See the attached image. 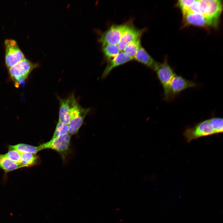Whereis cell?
Instances as JSON below:
<instances>
[{
    "mask_svg": "<svg viewBox=\"0 0 223 223\" xmlns=\"http://www.w3.org/2000/svg\"><path fill=\"white\" fill-rule=\"evenodd\" d=\"M200 14L217 25L222 9V2L220 0H200Z\"/></svg>",
    "mask_w": 223,
    "mask_h": 223,
    "instance_id": "cell-5",
    "label": "cell"
},
{
    "mask_svg": "<svg viewBox=\"0 0 223 223\" xmlns=\"http://www.w3.org/2000/svg\"><path fill=\"white\" fill-rule=\"evenodd\" d=\"M69 133L68 125L58 121L52 138L64 135Z\"/></svg>",
    "mask_w": 223,
    "mask_h": 223,
    "instance_id": "cell-20",
    "label": "cell"
},
{
    "mask_svg": "<svg viewBox=\"0 0 223 223\" xmlns=\"http://www.w3.org/2000/svg\"><path fill=\"white\" fill-rule=\"evenodd\" d=\"M197 85L195 81L186 79L175 74L170 84L168 101L174 98L185 90L195 87Z\"/></svg>",
    "mask_w": 223,
    "mask_h": 223,
    "instance_id": "cell-8",
    "label": "cell"
},
{
    "mask_svg": "<svg viewBox=\"0 0 223 223\" xmlns=\"http://www.w3.org/2000/svg\"><path fill=\"white\" fill-rule=\"evenodd\" d=\"M133 59V58L127 55L123 51L120 52L116 57L108 61L107 66L102 74V78H105L113 68Z\"/></svg>",
    "mask_w": 223,
    "mask_h": 223,
    "instance_id": "cell-11",
    "label": "cell"
},
{
    "mask_svg": "<svg viewBox=\"0 0 223 223\" xmlns=\"http://www.w3.org/2000/svg\"><path fill=\"white\" fill-rule=\"evenodd\" d=\"M133 59L154 71H155L160 64V63L155 60L141 46L133 57Z\"/></svg>",
    "mask_w": 223,
    "mask_h": 223,
    "instance_id": "cell-12",
    "label": "cell"
},
{
    "mask_svg": "<svg viewBox=\"0 0 223 223\" xmlns=\"http://www.w3.org/2000/svg\"><path fill=\"white\" fill-rule=\"evenodd\" d=\"M4 155L12 161L17 163L20 164V152L15 150H10L7 153Z\"/></svg>",
    "mask_w": 223,
    "mask_h": 223,
    "instance_id": "cell-22",
    "label": "cell"
},
{
    "mask_svg": "<svg viewBox=\"0 0 223 223\" xmlns=\"http://www.w3.org/2000/svg\"><path fill=\"white\" fill-rule=\"evenodd\" d=\"M195 1V0H180L178 1V5L181 8L183 16L189 12L190 7Z\"/></svg>",
    "mask_w": 223,
    "mask_h": 223,
    "instance_id": "cell-21",
    "label": "cell"
},
{
    "mask_svg": "<svg viewBox=\"0 0 223 223\" xmlns=\"http://www.w3.org/2000/svg\"><path fill=\"white\" fill-rule=\"evenodd\" d=\"M125 24H113L103 33L98 39L103 43L117 45L125 28Z\"/></svg>",
    "mask_w": 223,
    "mask_h": 223,
    "instance_id": "cell-9",
    "label": "cell"
},
{
    "mask_svg": "<svg viewBox=\"0 0 223 223\" xmlns=\"http://www.w3.org/2000/svg\"><path fill=\"white\" fill-rule=\"evenodd\" d=\"M71 136L68 133L51 138L49 141L39 146L40 151L44 149L55 150L60 155L64 161L69 153Z\"/></svg>",
    "mask_w": 223,
    "mask_h": 223,
    "instance_id": "cell-3",
    "label": "cell"
},
{
    "mask_svg": "<svg viewBox=\"0 0 223 223\" xmlns=\"http://www.w3.org/2000/svg\"><path fill=\"white\" fill-rule=\"evenodd\" d=\"M102 50L108 61L116 57L120 51L117 45L107 43L102 44Z\"/></svg>",
    "mask_w": 223,
    "mask_h": 223,
    "instance_id": "cell-17",
    "label": "cell"
},
{
    "mask_svg": "<svg viewBox=\"0 0 223 223\" xmlns=\"http://www.w3.org/2000/svg\"><path fill=\"white\" fill-rule=\"evenodd\" d=\"M5 64L7 69L25 58L15 40L7 38L4 42Z\"/></svg>",
    "mask_w": 223,
    "mask_h": 223,
    "instance_id": "cell-4",
    "label": "cell"
},
{
    "mask_svg": "<svg viewBox=\"0 0 223 223\" xmlns=\"http://www.w3.org/2000/svg\"><path fill=\"white\" fill-rule=\"evenodd\" d=\"M39 66L38 63L25 58L8 69L10 79L17 88L24 85L33 71Z\"/></svg>",
    "mask_w": 223,
    "mask_h": 223,
    "instance_id": "cell-1",
    "label": "cell"
},
{
    "mask_svg": "<svg viewBox=\"0 0 223 223\" xmlns=\"http://www.w3.org/2000/svg\"><path fill=\"white\" fill-rule=\"evenodd\" d=\"M183 17L185 22L190 25L199 26L216 25L212 21L199 14L189 13L183 16Z\"/></svg>",
    "mask_w": 223,
    "mask_h": 223,
    "instance_id": "cell-13",
    "label": "cell"
},
{
    "mask_svg": "<svg viewBox=\"0 0 223 223\" xmlns=\"http://www.w3.org/2000/svg\"><path fill=\"white\" fill-rule=\"evenodd\" d=\"M216 134L208 119L201 121L195 126L186 129L183 133L186 141L189 142L201 137Z\"/></svg>",
    "mask_w": 223,
    "mask_h": 223,
    "instance_id": "cell-6",
    "label": "cell"
},
{
    "mask_svg": "<svg viewBox=\"0 0 223 223\" xmlns=\"http://www.w3.org/2000/svg\"><path fill=\"white\" fill-rule=\"evenodd\" d=\"M24 166L21 164L15 163L4 156L0 154V168L6 172H8L22 168Z\"/></svg>",
    "mask_w": 223,
    "mask_h": 223,
    "instance_id": "cell-15",
    "label": "cell"
},
{
    "mask_svg": "<svg viewBox=\"0 0 223 223\" xmlns=\"http://www.w3.org/2000/svg\"><path fill=\"white\" fill-rule=\"evenodd\" d=\"M58 98L59 104L58 121L68 125L70 120L69 98H62L58 97Z\"/></svg>",
    "mask_w": 223,
    "mask_h": 223,
    "instance_id": "cell-14",
    "label": "cell"
},
{
    "mask_svg": "<svg viewBox=\"0 0 223 223\" xmlns=\"http://www.w3.org/2000/svg\"><path fill=\"white\" fill-rule=\"evenodd\" d=\"M21 153L20 164L25 167H29L39 163L40 158L36 154L28 152Z\"/></svg>",
    "mask_w": 223,
    "mask_h": 223,
    "instance_id": "cell-16",
    "label": "cell"
},
{
    "mask_svg": "<svg viewBox=\"0 0 223 223\" xmlns=\"http://www.w3.org/2000/svg\"><path fill=\"white\" fill-rule=\"evenodd\" d=\"M69 98L70 120L68 125L69 133L72 136L77 133L90 109L82 107L75 98L74 94H71Z\"/></svg>",
    "mask_w": 223,
    "mask_h": 223,
    "instance_id": "cell-2",
    "label": "cell"
},
{
    "mask_svg": "<svg viewBox=\"0 0 223 223\" xmlns=\"http://www.w3.org/2000/svg\"><path fill=\"white\" fill-rule=\"evenodd\" d=\"M143 30H140L134 27L131 23H126L124 32L117 46L122 51L129 42L141 37Z\"/></svg>",
    "mask_w": 223,
    "mask_h": 223,
    "instance_id": "cell-10",
    "label": "cell"
},
{
    "mask_svg": "<svg viewBox=\"0 0 223 223\" xmlns=\"http://www.w3.org/2000/svg\"><path fill=\"white\" fill-rule=\"evenodd\" d=\"M141 37L128 44L123 52L127 55L133 58L141 46Z\"/></svg>",
    "mask_w": 223,
    "mask_h": 223,
    "instance_id": "cell-18",
    "label": "cell"
},
{
    "mask_svg": "<svg viewBox=\"0 0 223 223\" xmlns=\"http://www.w3.org/2000/svg\"><path fill=\"white\" fill-rule=\"evenodd\" d=\"M155 71L162 86L164 98L168 100L170 84L175 73L168 64L167 59L163 63H160Z\"/></svg>",
    "mask_w": 223,
    "mask_h": 223,
    "instance_id": "cell-7",
    "label": "cell"
},
{
    "mask_svg": "<svg viewBox=\"0 0 223 223\" xmlns=\"http://www.w3.org/2000/svg\"><path fill=\"white\" fill-rule=\"evenodd\" d=\"M216 134L222 133L223 131V118L220 117H212L208 119Z\"/></svg>",
    "mask_w": 223,
    "mask_h": 223,
    "instance_id": "cell-19",
    "label": "cell"
}]
</instances>
